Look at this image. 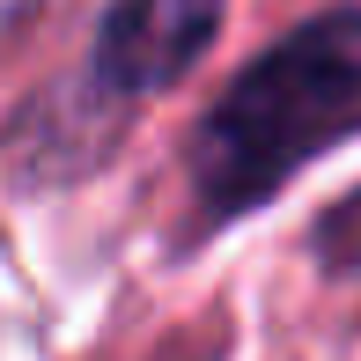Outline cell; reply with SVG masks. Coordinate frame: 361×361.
Returning a JSON list of instances; mask_svg holds the SVG:
<instances>
[{"label":"cell","instance_id":"6da1fadb","mask_svg":"<svg viewBox=\"0 0 361 361\" xmlns=\"http://www.w3.org/2000/svg\"><path fill=\"white\" fill-rule=\"evenodd\" d=\"M361 133V8L310 15L251 59L192 133V192L207 221L266 207L324 147Z\"/></svg>","mask_w":361,"mask_h":361},{"label":"cell","instance_id":"7a4b0ae2","mask_svg":"<svg viewBox=\"0 0 361 361\" xmlns=\"http://www.w3.org/2000/svg\"><path fill=\"white\" fill-rule=\"evenodd\" d=\"M221 8L228 0H118L96 30L89 74L111 96H162L177 89L221 37Z\"/></svg>","mask_w":361,"mask_h":361},{"label":"cell","instance_id":"3957f363","mask_svg":"<svg viewBox=\"0 0 361 361\" xmlns=\"http://www.w3.org/2000/svg\"><path fill=\"white\" fill-rule=\"evenodd\" d=\"M317 266L339 273V281L361 273V192H354V200H339L332 214L317 221Z\"/></svg>","mask_w":361,"mask_h":361}]
</instances>
